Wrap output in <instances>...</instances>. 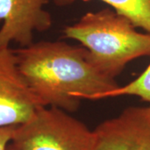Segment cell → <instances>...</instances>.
<instances>
[{
  "mask_svg": "<svg viewBox=\"0 0 150 150\" xmlns=\"http://www.w3.org/2000/svg\"><path fill=\"white\" fill-rule=\"evenodd\" d=\"M93 132L94 150H150V105L127 108Z\"/></svg>",
  "mask_w": 150,
  "mask_h": 150,
  "instance_id": "obj_5",
  "label": "cell"
},
{
  "mask_svg": "<svg viewBox=\"0 0 150 150\" xmlns=\"http://www.w3.org/2000/svg\"><path fill=\"white\" fill-rule=\"evenodd\" d=\"M48 0H0V48L12 42L21 47L33 43V33L52 26V17L45 6Z\"/></svg>",
  "mask_w": 150,
  "mask_h": 150,
  "instance_id": "obj_6",
  "label": "cell"
},
{
  "mask_svg": "<svg viewBox=\"0 0 150 150\" xmlns=\"http://www.w3.org/2000/svg\"><path fill=\"white\" fill-rule=\"evenodd\" d=\"M16 126L0 128V150H8Z\"/></svg>",
  "mask_w": 150,
  "mask_h": 150,
  "instance_id": "obj_9",
  "label": "cell"
},
{
  "mask_svg": "<svg viewBox=\"0 0 150 150\" xmlns=\"http://www.w3.org/2000/svg\"><path fill=\"white\" fill-rule=\"evenodd\" d=\"M136 96L140 98L150 105V64L147 69L134 81L123 86H118L117 88L103 93L98 99L120 96Z\"/></svg>",
  "mask_w": 150,
  "mask_h": 150,
  "instance_id": "obj_8",
  "label": "cell"
},
{
  "mask_svg": "<svg viewBox=\"0 0 150 150\" xmlns=\"http://www.w3.org/2000/svg\"><path fill=\"white\" fill-rule=\"evenodd\" d=\"M64 33L80 43L93 65L112 79L131 61L150 56V33L137 31L127 18L110 8L87 13Z\"/></svg>",
  "mask_w": 150,
  "mask_h": 150,
  "instance_id": "obj_2",
  "label": "cell"
},
{
  "mask_svg": "<svg viewBox=\"0 0 150 150\" xmlns=\"http://www.w3.org/2000/svg\"><path fill=\"white\" fill-rule=\"evenodd\" d=\"M78 0H54L55 5L64 7ZM86 1V0H83ZM111 6L118 14L127 18L135 28L150 33V0H100Z\"/></svg>",
  "mask_w": 150,
  "mask_h": 150,
  "instance_id": "obj_7",
  "label": "cell"
},
{
  "mask_svg": "<svg viewBox=\"0 0 150 150\" xmlns=\"http://www.w3.org/2000/svg\"><path fill=\"white\" fill-rule=\"evenodd\" d=\"M8 150H14L12 147H11L10 144H9V145H8Z\"/></svg>",
  "mask_w": 150,
  "mask_h": 150,
  "instance_id": "obj_10",
  "label": "cell"
},
{
  "mask_svg": "<svg viewBox=\"0 0 150 150\" xmlns=\"http://www.w3.org/2000/svg\"><path fill=\"white\" fill-rule=\"evenodd\" d=\"M40 107L19 71L13 49L0 48V128L26 123Z\"/></svg>",
  "mask_w": 150,
  "mask_h": 150,
  "instance_id": "obj_4",
  "label": "cell"
},
{
  "mask_svg": "<svg viewBox=\"0 0 150 150\" xmlns=\"http://www.w3.org/2000/svg\"><path fill=\"white\" fill-rule=\"evenodd\" d=\"M94 132L68 112L40 107L26 123L16 126L14 150H94Z\"/></svg>",
  "mask_w": 150,
  "mask_h": 150,
  "instance_id": "obj_3",
  "label": "cell"
},
{
  "mask_svg": "<svg viewBox=\"0 0 150 150\" xmlns=\"http://www.w3.org/2000/svg\"><path fill=\"white\" fill-rule=\"evenodd\" d=\"M13 51L19 71L43 107L74 112L82 99L98 100L119 86L97 69L83 46L40 41Z\"/></svg>",
  "mask_w": 150,
  "mask_h": 150,
  "instance_id": "obj_1",
  "label": "cell"
}]
</instances>
